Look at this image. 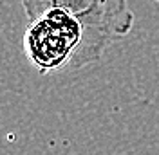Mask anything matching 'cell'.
<instances>
[{
	"label": "cell",
	"mask_w": 159,
	"mask_h": 155,
	"mask_svg": "<svg viewBox=\"0 0 159 155\" xmlns=\"http://www.w3.org/2000/svg\"><path fill=\"white\" fill-rule=\"evenodd\" d=\"M27 20L49 7L67 11L81 25V42L70 60V70H78L101 60L103 52L134 29V11L129 0H20Z\"/></svg>",
	"instance_id": "obj_1"
},
{
	"label": "cell",
	"mask_w": 159,
	"mask_h": 155,
	"mask_svg": "<svg viewBox=\"0 0 159 155\" xmlns=\"http://www.w3.org/2000/svg\"><path fill=\"white\" fill-rule=\"evenodd\" d=\"M81 25L67 11L49 7L27 20L24 33V51L40 74H49L69 67L80 42Z\"/></svg>",
	"instance_id": "obj_2"
}]
</instances>
